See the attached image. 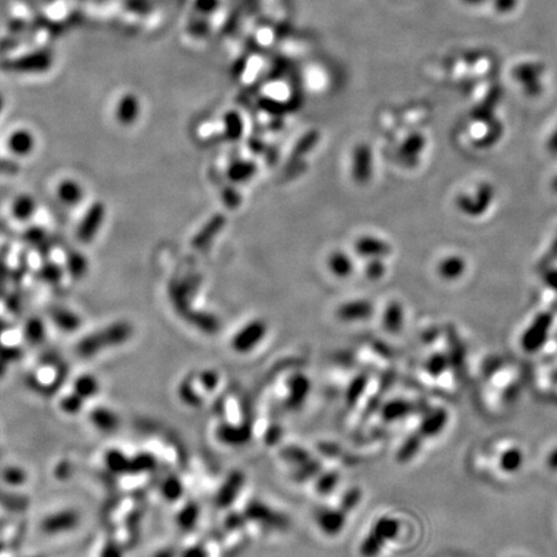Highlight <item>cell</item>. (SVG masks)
I'll list each match as a JSON object with an SVG mask.
<instances>
[{
    "instance_id": "cell-17",
    "label": "cell",
    "mask_w": 557,
    "mask_h": 557,
    "mask_svg": "<svg viewBox=\"0 0 557 557\" xmlns=\"http://www.w3.org/2000/svg\"><path fill=\"white\" fill-rule=\"evenodd\" d=\"M39 276L43 282H45L48 284H57L58 282H61L62 269L56 263H45L39 270Z\"/></svg>"
},
{
    "instance_id": "cell-15",
    "label": "cell",
    "mask_w": 557,
    "mask_h": 557,
    "mask_svg": "<svg viewBox=\"0 0 557 557\" xmlns=\"http://www.w3.org/2000/svg\"><path fill=\"white\" fill-rule=\"evenodd\" d=\"M51 317H52L53 321L60 328L69 329V330L75 329L76 326L80 324V320H79L78 315L73 311L65 308V307H53V308H51Z\"/></svg>"
},
{
    "instance_id": "cell-3",
    "label": "cell",
    "mask_w": 557,
    "mask_h": 557,
    "mask_svg": "<svg viewBox=\"0 0 557 557\" xmlns=\"http://www.w3.org/2000/svg\"><path fill=\"white\" fill-rule=\"evenodd\" d=\"M129 334H130V326H128L126 323H116L113 326H107L105 330L89 337L87 339V342L82 343V350H88L89 352H93V350L101 348L102 346L123 342L129 337Z\"/></svg>"
},
{
    "instance_id": "cell-7",
    "label": "cell",
    "mask_w": 557,
    "mask_h": 557,
    "mask_svg": "<svg viewBox=\"0 0 557 557\" xmlns=\"http://www.w3.org/2000/svg\"><path fill=\"white\" fill-rule=\"evenodd\" d=\"M57 198L66 207H75L84 199V187L73 179L61 181L57 186Z\"/></svg>"
},
{
    "instance_id": "cell-13",
    "label": "cell",
    "mask_w": 557,
    "mask_h": 557,
    "mask_svg": "<svg viewBox=\"0 0 557 557\" xmlns=\"http://www.w3.org/2000/svg\"><path fill=\"white\" fill-rule=\"evenodd\" d=\"M66 271L70 273L75 280L84 277L88 273V260L84 254L71 251L66 255Z\"/></svg>"
},
{
    "instance_id": "cell-12",
    "label": "cell",
    "mask_w": 557,
    "mask_h": 557,
    "mask_svg": "<svg viewBox=\"0 0 557 557\" xmlns=\"http://www.w3.org/2000/svg\"><path fill=\"white\" fill-rule=\"evenodd\" d=\"M316 521L319 527H321L323 532H326L328 534H337L339 530H342L345 524L343 516L332 510H328L324 512L319 511L316 515Z\"/></svg>"
},
{
    "instance_id": "cell-20",
    "label": "cell",
    "mask_w": 557,
    "mask_h": 557,
    "mask_svg": "<svg viewBox=\"0 0 557 557\" xmlns=\"http://www.w3.org/2000/svg\"><path fill=\"white\" fill-rule=\"evenodd\" d=\"M1 109H3V101H1V98H0V113H1Z\"/></svg>"
},
{
    "instance_id": "cell-18",
    "label": "cell",
    "mask_w": 557,
    "mask_h": 557,
    "mask_svg": "<svg viewBox=\"0 0 557 557\" xmlns=\"http://www.w3.org/2000/svg\"><path fill=\"white\" fill-rule=\"evenodd\" d=\"M446 368H448V361H446V359L442 356V355H435V356H432V358L427 361V364H426L427 373H429L431 377H433V378L440 377L442 373H445Z\"/></svg>"
},
{
    "instance_id": "cell-10",
    "label": "cell",
    "mask_w": 557,
    "mask_h": 557,
    "mask_svg": "<svg viewBox=\"0 0 557 557\" xmlns=\"http://www.w3.org/2000/svg\"><path fill=\"white\" fill-rule=\"evenodd\" d=\"M36 209H38V203L32 195L22 194L12 201L11 213L16 221H30Z\"/></svg>"
},
{
    "instance_id": "cell-1",
    "label": "cell",
    "mask_w": 557,
    "mask_h": 557,
    "mask_svg": "<svg viewBox=\"0 0 557 557\" xmlns=\"http://www.w3.org/2000/svg\"><path fill=\"white\" fill-rule=\"evenodd\" d=\"M400 530L401 524L396 517L380 516L360 545L361 555L364 557H378L387 543L398 539Z\"/></svg>"
},
{
    "instance_id": "cell-11",
    "label": "cell",
    "mask_w": 557,
    "mask_h": 557,
    "mask_svg": "<svg viewBox=\"0 0 557 557\" xmlns=\"http://www.w3.org/2000/svg\"><path fill=\"white\" fill-rule=\"evenodd\" d=\"M139 116V104L136 97L126 95L116 107V119L122 126H132Z\"/></svg>"
},
{
    "instance_id": "cell-5",
    "label": "cell",
    "mask_w": 557,
    "mask_h": 557,
    "mask_svg": "<svg viewBox=\"0 0 557 557\" xmlns=\"http://www.w3.org/2000/svg\"><path fill=\"white\" fill-rule=\"evenodd\" d=\"M449 422V413L442 408L432 410L422 420L418 432L423 439H432L442 435Z\"/></svg>"
},
{
    "instance_id": "cell-2",
    "label": "cell",
    "mask_w": 557,
    "mask_h": 557,
    "mask_svg": "<svg viewBox=\"0 0 557 557\" xmlns=\"http://www.w3.org/2000/svg\"><path fill=\"white\" fill-rule=\"evenodd\" d=\"M106 212L102 201H95L89 205L76 227V239L79 242L89 244L95 240L105 223Z\"/></svg>"
},
{
    "instance_id": "cell-19",
    "label": "cell",
    "mask_w": 557,
    "mask_h": 557,
    "mask_svg": "<svg viewBox=\"0 0 557 557\" xmlns=\"http://www.w3.org/2000/svg\"><path fill=\"white\" fill-rule=\"evenodd\" d=\"M547 466L552 470V471H557V446L554 448L551 452L548 453L547 455Z\"/></svg>"
},
{
    "instance_id": "cell-4",
    "label": "cell",
    "mask_w": 557,
    "mask_h": 557,
    "mask_svg": "<svg viewBox=\"0 0 557 557\" xmlns=\"http://www.w3.org/2000/svg\"><path fill=\"white\" fill-rule=\"evenodd\" d=\"M264 333L266 330L261 323H252L249 326H245L232 338V348L235 350V352L248 354L262 341Z\"/></svg>"
},
{
    "instance_id": "cell-6",
    "label": "cell",
    "mask_w": 557,
    "mask_h": 557,
    "mask_svg": "<svg viewBox=\"0 0 557 557\" xmlns=\"http://www.w3.org/2000/svg\"><path fill=\"white\" fill-rule=\"evenodd\" d=\"M36 146V139L27 129H17L12 132L7 139V148L16 157H29Z\"/></svg>"
},
{
    "instance_id": "cell-16",
    "label": "cell",
    "mask_w": 557,
    "mask_h": 557,
    "mask_svg": "<svg viewBox=\"0 0 557 557\" xmlns=\"http://www.w3.org/2000/svg\"><path fill=\"white\" fill-rule=\"evenodd\" d=\"M424 439L422 437L420 432H416L411 435L407 442L401 445L399 451V457L401 461H409L413 457H416L418 452L421 451L422 442Z\"/></svg>"
},
{
    "instance_id": "cell-8",
    "label": "cell",
    "mask_w": 557,
    "mask_h": 557,
    "mask_svg": "<svg viewBox=\"0 0 557 557\" xmlns=\"http://www.w3.org/2000/svg\"><path fill=\"white\" fill-rule=\"evenodd\" d=\"M548 326L549 320L548 319H541L536 321V324L530 326L523 336L521 343L524 350L527 352H536L546 342L547 334H548Z\"/></svg>"
},
{
    "instance_id": "cell-21",
    "label": "cell",
    "mask_w": 557,
    "mask_h": 557,
    "mask_svg": "<svg viewBox=\"0 0 557 557\" xmlns=\"http://www.w3.org/2000/svg\"><path fill=\"white\" fill-rule=\"evenodd\" d=\"M517 557H523V556H517Z\"/></svg>"
},
{
    "instance_id": "cell-14",
    "label": "cell",
    "mask_w": 557,
    "mask_h": 557,
    "mask_svg": "<svg viewBox=\"0 0 557 557\" xmlns=\"http://www.w3.org/2000/svg\"><path fill=\"white\" fill-rule=\"evenodd\" d=\"M25 240L29 242L34 249H36L43 255H48V253L51 252L52 244L49 242V238H48L47 232L42 230V229H30V230H27V231L25 232Z\"/></svg>"
},
{
    "instance_id": "cell-9",
    "label": "cell",
    "mask_w": 557,
    "mask_h": 557,
    "mask_svg": "<svg viewBox=\"0 0 557 557\" xmlns=\"http://www.w3.org/2000/svg\"><path fill=\"white\" fill-rule=\"evenodd\" d=\"M525 463V454L519 446H510L501 453L498 458V467L505 473H519Z\"/></svg>"
}]
</instances>
